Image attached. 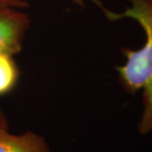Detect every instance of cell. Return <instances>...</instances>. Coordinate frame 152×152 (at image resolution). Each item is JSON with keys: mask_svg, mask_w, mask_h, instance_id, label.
Returning a JSON list of instances; mask_svg holds the SVG:
<instances>
[{"mask_svg": "<svg viewBox=\"0 0 152 152\" xmlns=\"http://www.w3.org/2000/svg\"><path fill=\"white\" fill-rule=\"evenodd\" d=\"M0 152H51L43 136L28 130L20 134L0 133Z\"/></svg>", "mask_w": 152, "mask_h": 152, "instance_id": "cell-3", "label": "cell"}, {"mask_svg": "<svg viewBox=\"0 0 152 152\" xmlns=\"http://www.w3.org/2000/svg\"><path fill=\"white\" fill-rule=\"evenodd\" d=\"M5 131H9V124H8L5 115L0 109V133L5 132Z\"/></svg>", "mask_w": 152, "mask_h": 152, "instance_id": "cell-6", "label": "cell"}, {"mask_svg": "<svg viewBox=\"0 0 152 152\" xmlns=\"http://www.w3.org/2000/svg\"><path fill=\"white\" fill-rule=\"evenodd\" d=\"M14 7L18 9H25L29 6V4H22L20 2H16L15 0H0V7Z\"/></svg>", "mask_w": 152, "mask_h": 152, "instance_id": "cell-5", "label": "cell"}, {"mask_svg": "<svg viewBox=\"0 0 152 152\" xmlns=\"http://www.w3.org/2000/svg\"><path fill=\"white\" fill-rule=\"evenodd\" d=\"M16 2H20V3H22V4H28V1L29 0H15Z\"/></svg>", "mask_w": 152, "mask_h": 152, "instance_id": "cell-8", "label": "cell"}, {"mask_svg": "<svg viewBox=\"0 0 152 152\" xmlns=\"http://www.w3.org/2000/svg\"><path fill=\"white\" fill-rule=\"evenodd\" d=\"M19 69L12 56L0 54V96L11 91L16 86Z\"/></svg>", "mask_w": 152, "mask_h": 152, "instance_id": "cell-4", "label": "cell"}, {"mask_svg": "<svg viewBox=\"0 0 152 152\" xmlns=\"http://www.w3.org/2000/svg\"><path fill=\"white\" fill-rule=\"evenodd\" d=\"M86 1H90V2H92L93 4H95L96 5H97L101 10H102L104 6L102 5V4L99 1V0H74V2L76 4L80 5V7H84L85 6V4Z\"/></svg>", "mask_w": 152, "mask_h": 152, "instance_id": "cell-7", "label": "cell"}, {"mask_svg": "<svg viewBox=\"0 0 152 152\" xmlns=\"http://www.w3.org/2000/svg\"><path fill=\"white\" fill-rule=\"evenodd\" d=\"M129 5L122 12L105 8L102 10L109 21L130 19L138 23L145 32V40L141 48H124L123 65L116 67L118 80L124 91L131 95L142 92V112L138 123L141 135L152 133V0H126Z\"/></svg>", "mask_w": 152, "mask_h": 152, "instance_id": "cell-1", "label": "cell"}, {"mask_svg": "<svg viewBox=\"0 0 152 152\" xmlns=\"http://www.w3.org/2000/svg\"><path fill=\"white\" fill-rule=\"evenodd\" d=\"M30 26V16L21 9L0 7V54H18Z\"/></svg>", "mask_w": 152, "mask_h": 152, "instance_id": "cell-2", "label": "cell"}]
</instances>
